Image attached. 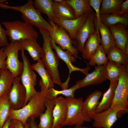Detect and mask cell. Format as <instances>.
<instances>
[{
	"label": "cell",
	"instance_id": "obj_4",
	"mask_svg": "<svg viewBox=\"0 0 128 128\" xmlns=\"http://www.w3.org/2000/svg\"><path fill=\"white\" fill-rule=\"evenodd\" d=\"M65 100L68 107L67 115L61 127L73 125L79 126H82L84 122H92V120L85 114L83 111V101L82 97H66Z\"/></svg>",
	"mask_w": 128,
	"mask_h": 128
},
{
	"label": "cell",
	"instance_id": "obj_6",
	"mask_svg": "<svg viewBox=\"0 0 128 128\" xmlns=\"http://www.w3.org/2000/svg\"><path fill=\"white\" fill-rule=\"evenodd\" d=\"M2 23L6 28V35L9 37L11 42L38 37V32L33 26L24 21L3 22Z\"/></svg>",
	"mask_w": 128,
	"mask_h": 128
},
{
	"label": "cell",
	"instance_id": "obj_13",
	"mask_svg": "<svg viewBox=\"0 0 128 128\" xmlns=\"http://www.w3.org/2000/svg\"><path fill=\"white\" fill-rule=\"evenodd\" d=\"M89 14L85 13L78 18L72 19L59 18L55 16L52 21L64 29L73 41L77 32L86 22Z\"/></svg>",
	"mask_w": 128,
	"mask_h": 128
},
{
	"label": "cell",
	"instance_id": "obj_18",
	"mask_svg": "<svg viewBox=\"0 0 128 128\" xmlns=\"http://www.w3.org/2000/svg\"><path fill=\"white\" fill-rule=\"evenodd\" d=\"M37 63L31 65L33 71L36 72L41 78L39 84L40 91L46 93L49 88L53 87L54 83L50 75L45 69L41 59L37 60Z\"/></svg>",
	"mask_w": 128,
	"mask_h": 128
},
{
	"label": "cell",
	"instance_id": "obj_36",
	"mask_svg": "<svg viewBox=\"0 0 128 128\" xmlns=\"http://www.w3.org/2000/svg\"><path fill=\"white\" fill-rule=\"evenodd\" d=\"M102 0H88L89 4L95 11L97 27L101 22L100 18V9Z\"/></svg>",
	"mask_w": 128,
	"mask_h": 128
},
{
	"label": "cell",
	"instance_id": "obj_33",
	"mask_svg": "<svg viewBox=\"0 0 128 128\" xmlns=\"http://www.w3.org/2000/svg\"><path fill=\"white\" fill-rule=\"evenodd\" d=\"M79 89L78 85L75 84L69 88L58 90L52 87L49 89L46 93V98L48 99H54L59 95H62L66 98L74 97L75 91Z\"/></svg>",
	"mask_w": 128,
	"mask_h": 128
},
{
	"label": "cell",
	"instance_id": "obj_35",
	"mask_svg": "<svg viewBox=\"0 0 128 128\" xmlns=\"http://www.w3.org/2000/svg\"><path fill=\"white\" fill-rule=\"evenodd\" d=\"M106 53L101 44L89 60L88 65L91 66L105 65L108 61Z\"/></svg>",
	"mask_w": 128,
	"mask_h": 128
},
{
	"label": "cell",
	"instance_id": "obj_1",
	"mask_svg": "<svg viewBox=\"0 0 128 128\" xmlns=\"http://www.w3.org/2000/svg\"><path fill=\"white\" fill-rule=\"evenodd\" d=\"M46 93L41 91L31 98L22 108L17 110L11 109L8 118L11 120L17 119L25 124L30 118H35L39 117L45 110V103L46 99Z\"/></svg>",
	"mask_w": 128,
	"mask_h": 128
},
{
	"label": "cell",
	"instance_id": "obj_5",
	"mask_svg": "<svg viewBox=\"0 0 128 128\" xmlns=\"http://www.w3.org/2000/svg\"><path fill=\"white\" fill-rule=\"evenodd\" d=\"M117 111L119 118L128 112V69L120 75L111 107Z\"/></svg>",
	"mask_w": 128,
	"mask_h": 128
},
{
	"label": "cell",
	"instance_id": "obj_25",
	"mask_svg": "<svg viewBox=\"0 0 128 128\" xmlns=\"http://www.w3.org/2000/svg\"><path fill=\"white\" fill-rule=\"evenodd\" d=\"M101 36V45L106 54L111 47L115 46L114 39L109 27L101 22L97 26Z\"/></svg>",
	"mask_w": 128,
	"mask_h": 128
},
{
	"label": "cell",
	"instance_id": "obj_10",
	"mask_svg": "<svg viewBox=\"0 0 128 128\" xmlns=\"http://www.w3.org/2000/svg\"><path fill=\"white\" fill-rule=\"evenodd\" d=\"M48 20L53 28L52 31L48 32L55 43L59 45L62 50L69 51L76 59H77L79 57V52L73 46V40L68 32L52 21Z\"/></svg>",
	"mask_w": 128,
	"mask_h": 128
},
{
	"label": "cell",
	"instance_id": "obj_12",
	"mask_svg": "<svg viewBox=\"0 0 128 128\" xmlns=\"http://www.w3.org/2000/svg\"><path fill=\"white\" fill-rule=\"evenodd\" d=\"M19 77H14L8 97L12 109L17 110L22 108L25 104L26 92L23 86L20 83Z\"/></svg>",
	"mask_w": 128,
	"mask_h": 128
},
{
	"label": "cell",
	"instance_id": "obj_41",
	"mask_svg": "<svg viewBox=\"0 0 128 128\" xmlns=\"http://www.w3.org/2000/svg\"><path fill=\"white\" fill-rule=\"evenodd\" d=\"M120 11L128 12V0H124L121 3L120 6Z\"/></svg>",
	"mask_w": 128,
	"mask_h": 128
},
{
	"label": "cell",
	"instance_id": "obj_46",
	"mask_svg": "<svg viewBox=\"0 0 128 128\" xmlns=\"http://www.w3.org/2000/svg\"><path fill=\"white\" fill-rule=\"evenodd\" d=\"M55 128H61V126H59Z\"/></svg>",
	"mask_w": 128,
	"mask_h": 128
},
{
	"label": "cell",
	"instance_id": "obj_30",
	"mask_svg": "<svg viewBox=\"0 0 128 128\" xmlns=\"http://www.w3.org/2000/svg\"><path fill=\"white\" fill-rule=\"evenodd\" d=\"M51 0H35L33 5L35 8L41 13L47 15L48 20L52 21L55 17Z\"/></svg>",
	"mask_w": 128,
	"mask_h": 128
},
{
	"label": "cell",
	"instance_id": "obj_39",
	"mask_svg": "<svg viewBox=\"0 0 128 128\" xmlns=\"http://www.w3.org/2000/svg\"><path fill=\"white\" fill-rule=\"evenodd\" d=\"M4 47L0 49V70L6 69V55L4 51Z\"/></svg>",
	"mask_w": 128,
	"mask_h": 128
},
{
	"label": "cell",
	"instance_id": "obj_29",
	"mask_svg": "<svg viewBox=\"0 0 128 128\" xmlns=\"http://www.w3.org/2000/svg\"><path fill=\"white\" fill-rule=\"evenodd\" d=\"M118 81L114 83H110L109 88L104 93L102 100L99 102L96 111V113L102 111L111 107Z\"/></svg>",
	"mask_w": 128,
	"mask_h": 128
},
{
	"label": "cell",
	"instance_id": "obj_19",
	"mask_svg": "<svg viewBox=\"0 0 128 128\" xmlns=\"http://www.w3.org/2000/svg\"><path fill=\"white\" fill-rule=\"evenodd\" d=\"M37 38L33 37L22 40L18 41L21 52L27 51L34 61L40 59L42 50L41 47L37 41Z\"/></svg>",
	"mask_w": 128,
	"mask_h": 128
},
{
	"label": "cell",
	"instance_id": "obj_8",
	"mask_svg": "<svg viewBox=\"0 0 128 128\" xmlns=\"http://www.w3.org/2000/svg\"><path fill=\"white\" fill-rule=\"evenodd\" d=\"M20 48L18 41L11 42L4 47V51L7 56L6 69L10 71L14 77H18L23 68V63L18 59V53Z\"/></svg>",
	"mask_w": 128,
	"mask_h": 128
},
{
	"label": "cell",
	"instance_id": "obj_44",
	"mask_svg": "<svg viewBox=\"0 0 128 128\" xmlns=\"http://www.w3.org/2000/svg\"><path fill=\"white\" fill-rule=\"evenodd\" d=\"M64 128H92L91 127L82 126H79L75 127H67Z\"/></svg>",
	"mask_w": 128,
	"mask_h": 128
},
{
	"label": "cell",
	"instance_id": "obj_20",
	"mask_svg": "<svg viewBox=\"0 0 128 128\" xmlns=\"http://www.w3.org/2000/svg\"><path fill=\"white\" fill-rule=\"evenodd\" d=\"M101 43L100 33L96 29L85 43L82 52V57L85 59L89 60L98 49Z\"/></svg>",
	"mask_w": 128,
	"mask_h": 128
},
{
	"label": "cell",
	"instance_id": "obj_27",
	"mask_svg": "<svg viewBox=\"0 0 128 128\" xmlns=\"http://www.w3.org/2000/svg\"><path fill=\"white\" fill-rule=\"evenodd\" d=\"M52 5L55 17L70 19L75 18L73 9L67 4L65 3H58L53 1Z\"/></svg>",
	"mask_w": 128,
	"mask_h": 128
},
{
	"label": "cell",
	"instance_id": "obj_40",
	"mask_svg": "<svg viewBox=\"0 0 128 128\" xmlns=\"http://www.w3.org/2000/svg\"><path fill=\"white\" fill-rule=\"evenodd\" d=\"M29 125V128H38L37 124L35 118H29L27 121Z\"/></svg>",
	"mask_w": 128,
	"mask_h": 128
},
{
	"label": "cell",
	"instance_id": "obj_42",
	"mask_svg": "<svg viewBox=\"0 0 128 128\" xmlns=\"http://www.w3.org/2000/svg\"><path fill=\"white\" fill-rule=\"evenodd\" d=\"M10 120L9 119H8L2 128H9Z\"/></svg>",
	"mask_w": 128,
	"mask_h": 128
},
{
	"label": "cell",
	"instance_id": "obj_45",
	"mask_svg": "<svg viewBox=\"0 0 128 128\" xmlns=\"http://www.w3.org/2000/svg\"><path fill=\"white\" fill-rule=\"evenodd\" d=\"M8 0H0V4L5 3H6Z\"/></svg>",
	"mask_w": 128,
	"mask_h": 128
},
{
	"label": "cell",
	"instance_id": "obj_38",
	"mask_svg": "<svg viewBox=\"0 0 128 128\" xmlns=\"http://www.w3.org/2000/svg\"><path fill=\"white\" fill-rule=\"evenodd\" d=\"M5 30L2 27L0 23V47H4L9 44Z\"/></svg>",
	"mask_w": 128,
	"mask_h": 128
},
{
	"label": "cell",
	"instance_id": "obj_28",
	"mask_svg": "<svg viewBox=\"0 0 128 128\" xmlns=\"http://www.w3.org/2000/svg\"><path fill=\"white\" fill-rule=\"evenodd\" d=\"M106 54L108 61L128 67V55L115 46L110 48Z\"/></svg>",
	"mask_w": 128,
	"mask_h": 128
},
{
	"label": "cell",
	"instance_id": "obj_43",
	"mask_svg": "<svg viewBox=\"0 0 128 128\" xmlns=\"http://www.w3.org/2000/svg\"><path fill=\"white\" fill-rule=\"evenodd\" d=\"M54 2L58 3H65V0H53Z\"/></svg>",
	"mask_w": 128,
	"mask_h": 128
},
{
	"label": "cell",
	"instance_id": "obj_7",
	"mask_svg": "<svg viewBox=\"0 0 128 128\" xmlns=\"http://www.w3.org/2000/svg\"><path fill=\"white\" fill-rule=\"evenodd\" d=\"M21 55L23 66V70L18 77L21 84L24 87L26 91V98L25 106L38 91L35 88L37 80L36 75L32 68L30 62L25 55L24 51L21 52Z\"/></svg>",
	"mask_w": 128,
	"mask_h": 128
},
{
	"label": "cell",
	"instance_id": "obj_23",
	"mask_svg": "<svg viewBox=\"0 0 128 128\" xmlns=\"http://www.w3.org/2000/svg\"><path fill=\"white\" fill-rule=\"evenodd\" d=\"M100 18L101 22L109 27L119 23L128 26V12L119 11L111 14H101Z\"/></svg>",
	"mask_w": 128,
	"mask_h": 128
},
{
	"label": "cell",
	"instance_id": "obj_31",
	"mask_svg": "<svg viewBox=\"0 0 128 128\" xmlns=\"http://www.w3.org/2000/svg\"><path fill=\"white\" fill-rule=\"evenodd\" d=\"M14 78L8 70H0V99L5 94L9 92Z\"/></svg>",
	"mask_w": 128,
	"mask_h": 128
},
{
	"label": "cell",
	"instance_id": "obj_16",
	"mask_svg": "<svg viewBox=\"0 0 128 128\" xmlns=\"http://www.w3.org/2000/svg\"><path fill=\"white\" fill-rule=\"evenodd\" d=\"M105 65L95 66L94 70L88 73L82 79L76 82L79 89L89 86L101 84L107 79L105 74Z\"/></svg>",
	"mask_w": 128,
	"mask_h": 128
},
{
	"label": "cell",
	"instance_id": "obj_9",
	"mask_svg": "<svg viewBox=\"0 0 128 128\" xmlns=\"http://www.w3.org/2000/svg\"><path fill=\"white\" fill-rule=\"evenodd\" d=\"M96 29L95 13L89 14L86 22L77 32L73 41V46L79 52L82 53L86 41Z\"/></svg>",
	"mask_w": 128,
	"mask_h": 128
},
{
	"label": "cell",
	"instance_id": "obj_22",
	"mask_svg": "<svg viewBox=\"0 0 128 128\" xmlns=\"http://www.w3.org/2000/svg\"><path fill=\"white\" fill-rule=\"evenodd\" d=\"M55 104L54 99H46L45 103L46 109L39 117L38 128H52L53 121V111Z\"/></svg>",
	"mask_w": 128,
	"mask_h": 128
},
{
	"label": "cell",
	"instance_id": "obj_11",
	"mask_svg": "<svg viewBox=\"0 0 128 128\" xmlns=\"http://www.w3.org/2000/svg\"><path fill=\"white\" fill-rule=\"evenodd\" d=\"M50 42L52 48L55 50L59 59H61L65 62L69 69V74L68 78L63 83L62 87L63 88H68L70 75L73 72L76 71H79L86 75L89 73L88 71L90 68L88 64H87V66L84 68H79L74 66L72 63L75 62L76 59L69 51L67 50L65 51L62 50L59 46L56 44L53 39L51 37Z\"/></svg>",
	"mask_w": 128,
	"mask_h": 128
},
{
	"label": "cell",
	"instance_id": "obj_15",
	"mask_svg": "<svg viewBox=\"0 0 128 128\" xmlns=\"http://www.w3.org/2000/svg\"><path fill=\"white\" fill-rule=\"evenodd\" d=\"M127 26L119 23L109 27L115 46L128 55V31Z\"/></svg>",
	"mask_w": 128,
	"mask_h": 128
},
{
	"label": "cell",
	"instance_id": "obj_24",
	"mask_svg": "<svg viewBox=\"0 0 128 128\" xmlns=\"http://www.w3.org/2000/svg\"><path fill=\"white\" fill-rule=\"evenodd\" d=\"M128 69L125 67L108 61L105 66V78L112 83L118 81L120 75Z\"/></svg>",
	"mask_w": 128,
	"mask_h": 128
},
{
	"label": "cell",
	"instance_id": "obj_37",
	"mask_svg": "<svg viewBox=\"0 0 128 128\" xmlns=\"http://www.w3.org/2000/svg\"><path fill=\"white\" fill-rule=\"evenodd\" d=\"M28 123L24 124L20 121L17 119L11 120L9 128H29Z\"/></svg>",
	"mask_w": 128,
	"mask_h": 128
},
{
	"label": "cell",
	"instance_id": "obj_2",
	"mask_svg": "<svg viewBox=\"0 0 128 128\" xmlns=\"http://www.w3.org/2000/svg\"><path fill=\"white\" fill-rule=\"evenodd\" d=\"M39 30L43 40L41 59L51 77L54 83L61 87L63 83L61 81L58 69L59 59L56 53L53 51L51 46L49 34L47 31Z\"/></svg>",
	"mask_w": 128,
	"mask_h": 128
},
{
	"label": "cell",
	"instance_id": "obj_34",
	"mask_svg": "<svg viewBox=\"0 0 128 128\" xmlns=\"http://www.w3.org/2000/svg\"><path fill=\"white\" fill-rule=\"evenodd\" d=\"M8 93L5 94L0 99V128L2 127L8 118L11 109L8 99Z\"/></svg>",
	"mask_w": 128,
	"mask_h": 128
},
{
	"label": "cell",
	"instance_id": "obj_26",
	"mask_svg": "<svg viewBox=\"0 0 128 128\" xmlns=\"http://www.w3.org/2000/svg\"><path fill=\"white\" fill-rule=\"evenodd\" d=\"M65 2L73 9L75 18L79 17L85 13L94 12L89 4L88 0H65Z\"/></svg>",
	"mask_w": 128,
	"mask_h": 128
},
{
	"label": "cell",
	"instance_id": "obj_32",
	"mask_svg": "<svg viewBox=\"0 0 128 128\" xmlns=\"http://www.w3.org/2000/svg\"><path fill=\"white\" fill-rule=\"evenodd\" d=\"M124 0H102L100 14H111L120 11L121 4Z\"/></svg>",
	"mask_w": 128,
	"mask_h": 128
},
{
	"label": "cell",
	"instance_id": "obj_21",
	"mask_svg": "<svg viewBox=\"0 0 128 128\" xmlns=\"http://www.w3.org/2000/svg\"><path fill=\"white\" fill-rule=\"evenodd\" d=\"M102 94V93L101 91L95 90L88 95L85 101H83V111L85 114L91 119L92 115L96 113L99 100Z\"/></svg>",
	"mask_w": 128,
	"mask_h": 128
},
{
	"label": "cell",
	"instance_id": "obj_17",
	"mask_svg": "<svg viewBox=\"0 0 128 128\" xmlns=\"http://www.w3.org/2000/svg\"><path fill=\"white\" fill-rule=\"evenodd\" d=\"M55 104L53 111V123L52 128L61 125L65 121L67 115L68 106L65 98L62 96L55 98Z\"/></svg>",
	"mask_w": 128,
	"mask_h": 128
},
{
	"label": "cell",
	"instance_id": "obj_14",
	"mask_svg": "<svg viewBox=\"0 0 128 128\" xmlns=\"http://www.w3.org/2000/svg\"><path fill=\"white\" fill-rule=\"evenodd\" d=\"M118 112L110 107L102 111L95 113L91 119L92 126L96 128H111L118 120Z\"/></svg>",
	"mask_w": 128,
	"mask_h": 128
},
{
	"label": "cell",
	"instance_id": "obj_3",
	"mask_svg": "<svg viewBox=\"0 0 128 128\" xmlns=\"http://www.w3.org/2000/svg\"><path fill=\"white\" fill-rule=\"evenodd\" d=\"M33 1L29 0L24 5L21 6H11L5 3L0 4V8L9 9L19 11L22 13L21 17L25 23L34 26L39 29L50 32L53 28L50 23L42 17L41 13L34 7Z\"/></svg>",
	"mask_w": 128,
	"mask_h": 128
}]
</instances>
